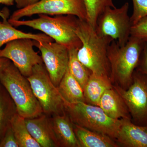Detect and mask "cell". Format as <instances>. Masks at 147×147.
Segmentation results:
<instances>
[{
    "instance_id": "cell-1",
    "label": "cell",
    "mask_w": 147,
    "mask_h": 147,
    "mask_svg": "<svg viewBox=\"0 0 147 147\" xmlns=\"http://www.w3.org/2000/svg\"><path fill=\"white\" fill-rule=\"evenodd\" d=\"M76 32L82 43L77 51L79 60L91 73L110 78L108 48L112 41L99 35L88 21L79 18Z\"/></svg>"
},
{
    "instance_id": "cell-2",
    "label": "cell",
    "mask_w": 147,
    "mask_h": 147,
    "mask_svg": "<svg viewBox=\"0 0 147 147\" xmlns=\"http://www.w3.org/2000/svg\"><path fill=\"white\" fill-rule=\"evenodd\" d=\"M38 16V18L31 20L15 21L9 19L8 21L14 27L27 26L40 31L68 50L81 47L82 42L76 32L77 17L69 15L52 17L42 14Z\"/></svg>"
},
{
    "instance_id": "cell-3",
    "label": "cell",
    "mask_w": 147,
    "mask_h": 147,
    "mask_svg": "<svg viewBox=\"0 0 147 147\" xmlns=\"http://www.w3.org/2000/svg\"><path fill=\"white\" fill-rule=\"evenodd\" d=\"M0 83L15 103L19 115L25 119H30L43 114L27 77L11 61L0 70Z\"/></svg>"
},
{
    "instance_id": "cell-4",
    "label": "cell",
    "mask_w": 147,
    "mask_h": 147,
    "mask_svg": "<svg viewBox=\"0 0 147 147\" xmlns=\"http://www.w3.org/2000/svg\"><path fill=\"white\" fill-rule=\"evenodd\" d=\"M145 42L130 36L126 44L120 46L112 40L108 46L110 79L125 89L132 82L133 74L139 65Z\"/></svg>"
},
{
    "instance_id": "cell-5",
    "label": "cell",
    "mask_w": 147,
    "mask_h": 147,
    "mask_svg": "<svg viewBox=\"0 0 147 147\" xmlns=\"http://www.w3.org/2000/svg\"><path fill=\"white\" fill-rule=\"evenodd\" d=\"M65 113L74 124L97 131L116 139L122 119H115L107 115L98 106L85 102L65 103Z\"/></svg>"
},
{
    "instance_id": "cell-6",
    "label": "cell",
    "mask_w": 147,
    "mask_h": 147,
    "mask_svg": "<svg viewBox=\"0 0 147 147\" xmlns=\"http://www.w3.org/2000/svg\"><path fill=\"white\" fill-rule=\"evenodd\" d=\"M27 79L44 114L51 117L65 113V101L43 63L35 66Z\"/></svg>"
},
{
    "instance_id": "cell-7",
    "label": "cell",
    "mask_w": 147,
    "mask_h": 147,
    "mask_svg": "<svg viewBox=\"0 0 147 147\" xmlns=\"http://www.w3.org/2000/svg\"><path fill=\"white\" fill-rule=\"evenodd\" d=\"M129 3L119 8L108 7L99 16L95 30L100 36L114 40L120 46L126 44L130 37L132 25L129 15Z\"/></svg>"
},
{
    "instance_id": "cell-8",
    "label": "cell",
    "mask_w": 147,
    "mask_h": 147,
    "mask_svg": "<svg viewBox=\"0 0 147 147\" xmlns=\"http://www.w3.org/2000/svg\"><path fill=\"white\" fill-rule=\"evenodd\" d=\"M41 14L72 15L81 20L87 21L88 19L84 0H40L34 4L15 11L9 19L17 21L24 17Z\"/></svg>"
},
{
    "instance_id": "cell-9",
    "label": "cell",
    "mask_w": 147,
    "mask_h": 147,
    "mask_svg": "<svg viewBox=\"0 0 147 147\" xmlns=\"http://www.w3.org/2000/svg\"><path fill=\"white\" fill-rule=\"evenodd\" d=\"M114 88L120 95L127 106L134 123L147 125V76L135 70L132 82L126 89L119 86Z\"/></svg>"
},
{
    "instance_id": "cell-10",
    "label": "cell",
    "mask_w": 147,
    "mask_h": 147,
    "mask_svg": "<svg viewBox=\"0 0 147 147\" xmlns=\"http://www.w3.org/2000/svg\"><path fill=\"white\" fill-rule=\"evenodd\" d=\"M34 46V40H15L7 42L5 47L0 50V57L11 61L23 75L28 77L35 66L43 63L41 56L35 51Z\"/></svg>"
},
{
    "instance_id": "cell-11",
    "label": "cell",
    "mask_w": 147,
    "mask_h": 147,
    "mask_svg": "<svg viewBox=\"0 0 147 147\" xmlns=\"http://www.w3.org/2000/svg\"><path fill=\"white\" fill-rule=\"evenodd\" d=\"M35 47L41 53L43 64L50 79L57 87L68 68V48L56 42L36 40Z\"/></svg>"
},
{
    "instance_id": "cell-12",
    "label": "cell",
    "mask_w": 147,
    "mask_h": 147,
    "mask_svg": "<svg viewBox=\"0 0 147 147\" xmlns=\"http://www.w3.org/2000/svg\"><path fill=\"white\" fill-rule=\"evenodd\" d=\"M25 120L29 132L41 147H59L49 116L43 113L36 117Z\"/></svg>"
},
{
    "instance_id": "cell-13",
    "label": "cell",
    "mask_w": 147,
    "mask_h": 147,
    "mask_svg": "<svg viewBox=\"0 0 147 147\" xmlns=\"http://www.w3.org/2000/svg\"><path fill=\"white\" fill-rule=\"evenodd\" d=\"M116 139L124 147H147V131L144 127L132 123L131 119H122Z\"/></svg>"
},
{
    "instance_id": "cell-14",
    "label": "cell",
    "mask_w": 147,
    "mask_h": 147,
    "mask_svg": "<svg viewBox=\"0 0 147 147\" xmlns=\"http://www.w3.org/2000/svg\"><path fill=\"white\" fill-rule=\"evenodd\" d=\"M50 120L59 147H81L74 132L73 124L65 113L51 116Z\"/></svg>"
},
{
    "instance_id": "cell-15",
    "label": "cell",
    "mask_w": 147,
    "mask_h": 147,
    "mask_svg": "<svg viewBox=\"0 0 147 147\" xmlns=\"http://www.w3.org/2000/svg\"><path fill=\"white\" fill-rule=\"evenodd\" d=\"M98 106L107 115L115 119H131L125 102L113 87L103 93Z\"/></svg>"
},
{
    "instance_id": "cell-16",
    "label": "cell",
    "mask_w": 147,
    "mask_h": 147,
    "mask_svg": "<svg viewBox=\"0 0 147 147\" xmlns=\"http://www.w3.org/2000/svg\"><path fill=\"white\" fill-rule=\"evenodd\" d=\"M113 87L111 79L109 77L91 74L83 88L85 102L98 106L103 93Z\"/></svg>"
},
{
    "instance_id": "cell-17",
    "label": "cell",
    "mask_w": 147,
    "mask_h": 147,
    "mask_svg": "<svg viewBox=\"0 0 147 147\" xmlns=\"http://www.w3.org/2000/svg\"><path fill=\"white\" fill-rule=\"evenodd\" d=\"M73 127L81 147H119L114 139L106 134L74 124Z\"/></svg>"
},
{
    "instance_id": "cell-18",
    "label": "cell",
    "mask_w": 147,
    "mask_h": 147,
    "mask_svg": "<svg viewBox=\"0 0 147 147\" xmlns=\"http://www.w3.org/2000/svg\"><path fill=\"white\" fill-rule=\"evenodd\" d=\"M57 88L65 103L85 102L83 88L71 75L68 68Z\"/></svg>"
},
{
    "instance_id": "cell-19",
    "label": "cell",
    "mask_w": 147,
    "mask_h": 147,
    "mask_svg": "<svg viewBox=\"0 0 147 147\" xmlns=\"http://www.w3.org/2000/svg\"><path fill=\"white\" fill-rule=\"evenodd\" d=\"M29 38L38 41L51 42L53 40L45 34H33L16 29L7 21H0V50L7 42L15 40Z\"/></svg>"
},
{
    "instance_id": "cell-20",
    "label": "cell",
    "mask_w": 147,
    "mask_h": 147,
    "mask_svg": "<svg viewBox=\"0 0 147 147\" xmlns=\"http://www.w3.org/2000/svg\"><path fill=\"white\" fill-rule=\"evenodd\" d=\"M17 113L15 103L0 83V141L10 126L11 120Z\"/></svg>"
},
{
    "instance_id": "cell-21",
    "label": "cell",
    "mask_w": 147,
    "mask_h": 147,
    "mask_svg": "<svg viewBox=\"0 0 147 147\" xmlns=\"http://www.w3.org/2000/svg\"><path fill=\"white\" fill-rule=\"evenodd\" d=\"M25 119L17 113L11 123V127L20 147H41L29 132Z\"/></svg>"
},
{
    "instance_id": "cell-22",
    "label": "cell",
    "mask_w": 147,
    "mask_h": 147,
    "mask_svg": "<svg viewBox=\"0 0 147 147\" xmlns=\"http://www.w3.org/2000/svg\"><path fill=\"white\" fill-rule=\"evenodd\" d=\"M78 50L74 48L69 49L68 69L83 89L91 73L79 60L77 57Z\"/></svg>"
},
{
    "instance_id": "cell-23",
    "label": "cell",
    "mask_w": 147,
    "mask_h": 147,
    "mask_svg": "<svg viewBox=\"0 0 147 147\" xmlns=\"http://www.w3.org/2000/svg\"><path fill=\"white\" fill-rule=\"evenodd\" d=\"M86 9L87 21L95 29L99 16L108 7H115L113 0H84Z\"/></svg>"
},
{
    "instance_id": "cell-24",
    "label": "cell",
    "mask_w": 147,
    "mask_h": 147,
    "mask_svg": "<svg viewBox=\"0 0 147 147\" xmlns=\"http://www.w3.org/2000/svg\"><path fill=\"white\" fill-rule=\"evenodd\" d=\"M133 9L130 16L132 26L147 16V0H132Z\"/></svg>"
},
{
    "instance_id": "cell-25",
    "label": "cell",
    "mask_w": 147,
    "mask_h": 147,
    "mask_svg": "<svg viewBox=\"0 0 147 147\" xmlns=\"http://www.w3.org/2000/svg\"><path fill=\"white\" fill-rule=\"evenodd\" d=\"M130 36L147 43V16L131 26Z\"/></svg>"
},
{
    "instance_id": "cell-26",
    "label": "cell",
    "mask_w": 147,
    "mask_h": 147,
    "mask_svg": "<svg viewBox=\"0 0 147 147\" xmlns=\"http://www.w3.org/2000/svg\"><path fill=\"white\" fill-rule=\"evenodd\" d=\"M0 147H20L11 125L0 141Z\"/></svg>"
},
{
    "instance_id": "cell-27",
    "label": "cell",
    "mask_w": 147,
    "mask_h": 147,
    "mask_svg": "<svg viewBox=\"0 0 147 147\" xmlns=\"http://www.w3.org/2000/svg\"><path fill=\"white\" fill-rule=\"evenodd\" d=\"M137 69L147 76V43H145Z\"/></svg>"
},
{
    "instance_id": "cell-28",
    "label": "cell",
    "mask_w": 147,
    "mask_h": 147,
    "mask_svg": "<svg viewBox=\"0 0 147 147\" xmlns=\"http://www.w3.org/2000/svg\"><path fill=\"white\" fill-rule=\"evenodd\" d=\"M40 0H15L16 6L18 9L24 8L39 1Z\"/></svg>"
},
{
    "instance_id": "cell-29",
    "label": "cell",
    "mask_w": 147,
    "mask_h": 147,
    "mask_svg": "<svg viewBox=\"0 0 147 147\" xmlns=\"http://www.w3.org/2000/svg\"><path fill=\"white\" fill-rule=\"evenodd\" d=\"M9 15V12L8 9H5V10L4 11H0V17L2 18L3 21H8Z\"/></svg>"
},
{
    "instance_id": "cell-30",
    "label": "cell",
    "mask_w": 147,
    "mask_h": 147,
    "mask_svg": "<svg viewBox=\"0 0 147 147\" xmlns=\"http://www.w3.org/2000/svg\"><path fill=\"white\" fill-rule=\"evenodd\" d=\"M10 61L6 58L0 57V70L3 68Z\"/></svg>"
},
{
    "instance_id": "cell-31",
    "label": "cell",
    "mask_w": 147,
    "mask_h": 147,
    "mask_svg": "<svg viewBox=\"0 0 147 147\" xmlns=\"http://www.w3.org/2000/svg\"><path fill=\"white\" fill-rule=\"evenodd\" d=\"M15 0H0V4L7 6L13 5Z\"/></svg>"
},
{
    "instance_id": "cell-32",
    "label": "cell",
    "mask_w": 147,
    "mask_h": 147,
    "mask_svg": "<svg viewBox=\"0 0 147 147\" xmlns=\"http://www.w3.org/2000/svg\"><path fill=\"white\" fill-rule=\"evenodd\" d=\"M144 127L146 129V130L147 131V126Z\"/></svg>"
}]
</instances>
